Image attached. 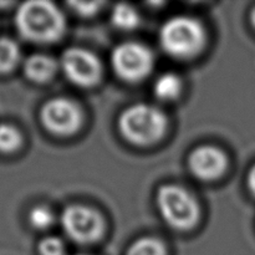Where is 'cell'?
<instances>
[{
  "label": "cell",
  "mask_w": 255,
  "mask_h": 255,
  "mask_svg": "<svg viewBox=\"0 0 255 255\" xmlns=\"http://www.w3.org/2000/svg\"><path fill=\"white\" fill-rule=\"evenodd\" d=\"M15 25L22 37L34 42L56 41L65 29V19L59 7L45 0L26 1L15 14Z\"/></svg>",
  "instance_id": "obj_1"
},
{
  "label": "cell",
  "mask_w": 255,
  "mask_h": 255,
  "mask_svg": "<svg viewBox=\"0 0 255 255\" xmlns=\"http://www.w3.org/2000/svg\"><path fill=\"white\" fill-rule=\"evenodd\" d=\"M163 112L152 105L137 104L122 112L119 126L122 134L136 144H149L161 138L166 131Z\"/></svg>",
  "instance_id": "obj_2"
},
{
  "label": "cell",
  "mask_w": 255,
  "mask_h": 255,
  "mask_svg": "<svg viewBox=\"0 0 255 255\" xmlns=\"http://www.w3.org/2000/svg\"><path fill=\"white\" fill-rule=\"evenodd\" d=\"M159 44L171 56L188 59L203 46L204 30L201 22L193 17H172L164 22L159 31Z\"/></svg>",
  "instance_id": "obj_3"
},
{
  "label": "cell",
  "mask_w": 255,
  "mask_h": 255,
  "mask_svg": "<svg viewBox=\"0 0 255 255\" xmlns=\"http://www.w3.org/2000/svg\"><path fill=\"white\" fill-rule=\"evenodd\" d=\"M157 207L164 221L176 229H189L198 221L197 202L181 187H162L157 193Z\"/></svg>",
  "instance_id": "obj_4"
},
{
  "label": "cell",
  "mask_w": 255,
  "mask_h": 255,
  "mask_svg": "<svg viewBox=\"0 0 255 255\" xmlns=\"http://www.w3.org/2000/svg\"><path fill=\"white\" fill-rule=\"evenodd\" d=\"M112 65L120 77L127 81H138L151 72L153 55L139 42L120 44L112 52Z\"/></svg>",
  "instance_id": "obj_5"
},
{
  "label": "cell",
  "mask_w": 255,
  "mask_h": 255,
  "mask_svg": "<svg viewBox=\"0 0 255 255\" xmlns=\"http://www.w3.org/2000/svg\"><path fill=\"white\" fill-rule=\"evenodd\" d=\"M61 223L67 236L79 243L95 242L104 232L100 214L84 206H71L65 209Z\"/></svg>",
  "instance_id": "obj_6"
},
{
  "label": "cell",
  "mask_w": 255,
  "mask_h": 255,
  "mask_svg": "<svg viewBox=\"0 0 255 255\" xmlns=\"http://www.w3.org/2000/svg\"><path fill=\"white\" fill-rule=\"evenodd\" d=\"M61 67L67 79L75 85L89 87L101 76V64L89 50L71 47L62 54Z\"/></svg>",
  "instance_id": "obj_7"
},
{
  "label": "cell",
  "mask_w": 255,
  "mask_h": 255,
  "mask_svg": "<svg viewBox=\"0 0 255 255\" xmlns=\"http://www.w3.org/2000/svg\"><path fill=\"white\" fill-rule=\"evenodd\" d=\"M41 120L49 131L56 134H71L80 127L81 111L67 99H52L44 105Z\"/></svg>",
  "instance_id": "obj_8"
},
{
  "label": "cell",
  "mask_w": 255,
  "mask_h": 255,
  "mask_svg": "<svg viewBox=\"0 0 255 255\" xmlns=\"http://www.w3.org/2000/svg\"><path fill=\"white\" fill-rule=\"evenodd\" d=\"M226 156L216 147H199L189 156V167L192 173L204 181H211L221 176L226 169Z\"/></svg>",
  "instance_id": "obj_9"
},
{
  "label": "cell",
  "mask_w": 255,
  "mask_h": 255,
  "mask_svg": "<svg viewBox=\"0 0 255 255\" xmlns=\"http://www.w3.org/2000/svg\"><path fill=\"white\" fill-rule=\"evenodd\" d=\"M25 74L30 80L36 82L47 81L56 71V64L54 59L47 55L35 54L27 57L25 61Z\"/></svg>",
  "instance_id": "obj_10"
},
{
  "label": "cell",
  "mask_w": 255,
  "mask_h": 255,
  "mask_svg": "<svg viewBox=\"0 0 255 255\" xmlns=\"http://www.w3.org/2000/svg\"><path fill=\"white\" fill-rule=\"evenodd\" d=\"M154 94L158 99L164 101H171L174 100L179 95L182 90V82L177 75L167 72L161 75L154 82Z\"/></svg>",
  "instance_id": "obj_11"
},
{
  "label": "cell",
  "mask_w": 255,
  "mask_h": 255,
  "mask_svg": "<svg viewBox=\"0 0 255 255\" xmlns=\"http://www.w3.org/2000/svg\"><path fill=\"white\" fill-rule=\"evenodd\" d=\"M111 20L117 29L132 30L138 25L139 15L131 5L117 4L112 10Z\"/></svg>",
  "instance_id": "obj_12"
},
{
  "label": "cell",
  "mask_w": 255,
  "mask_h": 255,
  "mask_svg": "<svg viewBox=\"0 0 255 255\" xmlns=\"http://www.w3.org/2000/svg\"><path fill=\"white\" fill-rule=\"evenodd\" d=\"M20 59V49L16 42L7 37H0V72L14 69Z\"/></svg>",
  "instance_id": "obj_13"
},
{
  "label": "cell",
  "mask_w": 255,
  "mask_h": 255,
  "mask_svg": "<svg viewBox=\"0 0 255 255\" xmlns=\"http://www.w3.org/2000/svg\"><path fill=\"white\" fill-rule=\"evenodd\" d=\"M127 255H166V248L154 238H142L129 247Z\"/></svg>",
  "instance_id": "obj_14"
},
{
  "label": "cell",
  "mask_w": 255,
  "mask_h": 255,
  "mask_svg": "<svg viewBox=\"0 0 255 255\" xmlns=\"http://www.w3.org/2000/svg\"><path fill=\"white\" fill-rule=\"evenodd\" d=\"M21 143V134L14 126L0 124V152L9 153L15 151Z\"/></svg>",
  "instance_id": "obj_15"
},
{
  "label": "cell",
  "mask_w": 255,
  "mask_h": 255,
  "mask_svg": "<svg viewBox=\"0 0 255 255\" xmlns=\"http://www.w3.org/2000/svg\"><path fill=\"white\" fill-rule=\"evenodd\" d=\"M29 221L34 228L39 229V231H44L47 229L54 222V214L46 207H35L29 214Z\"/></svg>",
  "instance_id": "obj_16"
},
{
  "label": "cell",
  "mask_w": 255,
  "mask_h": 255,
  "mask_svg": "<svg viewBox=\"0 0 255 255\" xmlns=\"http://www.w3.org/2000/svg\"><path fill=\"white\" fill-rule=\"evenodd\" d=\"M39 253L40 255H64V243L59 238L47 237L40 242Z\"/></svg>",
  "instance_id": "obj_17"
},
{
  "label": "cell",
  "mask_w": 255,
  "mask_h": 255,
  "mask_svg": "<svg viewBox=\"0 0 255 255\" xmlns=\"http://www.w3.org/2000/svg\"><path fill=\"white\" fill-rule=\"evenodd\" d=\"M72 7L76 10L79 14L84 15V16H89V15L95 14L101 6L102 2H81V1H74L70 2Z\"/></svg>",
  "instance_id": "obj_18"
},
{
  "label": "cell",
  "mask_w": 255,
  "mask_h": 255,
  "mask_svg": "<svg viewBox=\"0 0 255 255\" xmlns=\"http://www.w3.org/2000/svg\"><path fill=\"white\" fill-rule=\"evenodd\" d=\"M248 186L251 188L252 193L255 196V166L252 168V171L249 172V176H248Z\"/></svg>",
  "instance_id": "obj_19"
},
{
  "label": "cell",
  "mask_w": 255,
  "mask_h": 255,
  "mask_svg": "<svg viewBox=\"0 0 255 255\" xmlns=\"http://www.w3.org/2000/svg\"><path fill=\"white\" fill-rule=\"evenodd\" d=\"M252 22H253V25L255 26V7L253 9V11H252Z\"/></svg>",
  "instance_id": "obj_20"
}]
</instances>
